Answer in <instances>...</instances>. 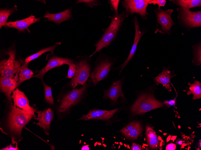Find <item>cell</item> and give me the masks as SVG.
I'll return each mask as SVG.
<instances>
[{
	"label": "cell",
	"mask_w": 201,
	"mask_h": 150,
	"mask_svg": "<svg viewBox=\"0 0 201 150\" xmlns=\"http://www.w3.org/2000/svg\"><path fill=\"white\" fill-rule=\"evenodd\" d=\"M129 15L126 11H123L121 14H115L110 17L111 19L110 24L104 30L102 36L95 44L96 49L89 56V57L97 52H100L103 48L108 47L115 40L124 19Z\"/></svg>",
	"instance_id": "obj_1"
},
{
	"label": "cell",
	"mask_w": 201,
	"mask_h": 150,
	"mask_svg": "<svg viewBox=\"0 0 201 150\" xmlns=\"http://www.w3.org/2000/svg\"><path fill=\"white\" fill-rule=\"evenodd\" d=\"M118 57H112L100 53L91 70L90 78L95 86L108 77Z\"/></svg>",
	"instance_id": "obj_2"
},
{
	"label": "cell",
	"mask_w": 201,
	"mask_h": 150,
	"mask_svg": "<svg viewBox=\"0 0 201 150\" xmlns=\"http://www.w3.org/2000/svg\"><path fill=\"white\" fill-rule=\"evenodd\" d=\"M87 56H78L73 59L76 66L75 73L70 82L71 87L74 89L78 85L83 86L90 77L92 69L91 59Z\"/></svg>",
	"instance_id": "obj_3"
},
{
	"label": "cell",
	"mask_w": 201,
	"mask_h": 150,
	"mask_svg": "<svg viewBox=\"0 0 201 150\" xmlns=\"http://www.w3.org/2000/svg\"><path fill=\"white\" fill-rule=\"evenodd\" d=\"M163 104L155 99L152 94L142 93L138 96L130 110L132 113L140 114L162 107L164 106Z\"/></svg>",
	"instance_id": "obj_4"
},
{
	"label": "cell",
	"mask_w": 201,
	"mask_h": 150,
	"mask_svg": "<svg viewBox=\"0 0 201 150\" xmlns=\"http://www.w3.org/2000/svg\"><path fill=\"white\" fill-rule=\"evenodd\" d=\"M33 116L29 112L14 105L12 106L8 119V125L11 131L15 134L20 136L22 129Z\"/></svg>",
	"instance_id": "obj_5"
},
{
	"label": "cell",
	"mask_w": 201,
	"mask_h": 150,
	"mask_svg": "<svg viewBox=\"0 0 201 150\" xmlns=\"http://www.w3.org/2000/svg\"><path fill=\"white\" fill-rule=\"evenodd\" d=\"M5 54H8L9 57L7 60L0 61L1 75L5 78L18 79L22 66L21 61L15 60V52L13 49L9 50Z\"/></svg>",
	"instance_id": "obj_6"
},
{
	"label": "cell",
	"mask_w": 201,
	"mask_h": 150,
	"mask_svg": "<svg viewBox=\"0 0 201 150\" xmlns=\"http://www.w3.org/2000/svg\"><path fill=\"white\" fill-rule=\"evenodd\" d=\"M88 85L85 84L82 87L69 91L62 99L58 111L65 113L80 101Z\"/></svg>",
	"instance_id": "obj_7"
},
{
	"label": "cell",
	"mask_w": 201,
	"mask_h": 150,
	"mask_svg": "<svg viewBox=\"0 0 201 150\" xmlns=\"http://www.w3.org/2000/svg\"><path fill=\"white\" fill-rule=\"evenodd\" d=\"M177 11L179 20L185 27L191 28L201 27V11L193 12L190 10L178 7Z\"/></svg>",
	"instance_id": "obj_8"
},
{
	"label": "cell",
	"mask_w": 201,
	"mask_h": 150,
	"mask_svg": "<svg viewBox=\"0 0 201 150\" xmlns=\"http://www.w3.org/2000/svg\"><path fill=\"white\" fill-rule=\"evenodd\" d=\"M125 78V76H124L118 80H114L111 86L104 90L103 99H109L113 104H115L118 102L119 99L125 100L122 87Z\"/></svg>",
	"instance_id": "obj_9"
},
{
	"label": "cell",
	"mask_w": 201,
	"mask_h": 150,
	"mask_svg": "<svg viewBox=\"0 0 201 150\" xmlns=\"http://www.w3.org/2000/svg\"><path fill=\"white\" fill-rule=\"evenodd\" d=\"M151 0H125L123 1L122 5L129 15L138 13L144 19L148 13L147 8Z\"/></svg>",
	"instance_id": "obj_10"
},
{
	"label": "cell",
	"mask_w": 201,
	"mask_h": 150,
	"mask_svg": "<svg viewBox=\"0 0 201 150\" xmlns=\"http://www.w3.org/2000/svg\"><path fill=\"white\" fill-rule=\"evenodd\" d=\"M173 11L172 9L164 10L159 8L155 10L157 23L161 26V30L159 32L170 34L172 27L175 24L171 17Z\"/></svg>",
	"instance_id": "obj_11"
},
{
	"label": "cell",
	"mask_w": 201,
	"mask_h": 150,
	"mask_svg": "<svg viewBox=\"0 0 201 150\" xmlns=\"http://www.w3.org/2000/svg\"><path fill=\"white\" fill-rule=\"evenodd\" d=\"M132 21L135 28V36L133 44L129 55L125 60L120 66L113 69V70L118 72V76L120 75L125 67L135 55L137 45L140 39L144 34V32L141 30L137 17L135 16Z\"/></svg>",
	"instance_id": "obj_12"
},
{
	"label": "cell",
	"mask_w": 201,
	"mask_h": 150,
	"mask_svg": "<svg viewBox=\"0 0 201 150\" xmlns=\"http://www.w3.org/2000/svg\"><path fill=\"white\" fill-rule=\"evenodd\" d=\"M73 62V59L52 56L48 59L46 66L39 71L37 74L33 75L32 77L37 78L42 80L45 75L49 70L64 64L68 65Z\"/></svg>",
	"instance_id": "obj_13"
},
{
	"label": "cell",
	"mask_w": 201,
	"mask_h": 150,
	"mask_svg": "<svg viewBox=\"0 0 201 150\" xmlns=\"http://www.w3.org/2000/svg\"><path fill=\"white\" fill-rule=\"evenodd\" d=\"M12 93L11 98L13 99L14 105L35 116L34 112L36 110L29 105V101L24 93L16 88Z\"/></svg>",
	"instance_id": "obj_14"
},
{
	"label": "cell",
	"mask_w": 201,
	"mask_h": 150,
	"mask_svg": "<svg viewBox=\"0 0 201 150\" xmlns=\"http://www.w3.org/2000/svg\"><path fill=\"white\" fill-rule=\"evenodd\" d=\"M119 108L110 110L95 109L91 110L86 114L83 115L78 120L87 121L90 119H98L107 120L109 119L117 111Z\"/></svg>",
	"instance_id": "obj_15"
},
{
	"label": "cell",
	"mask_w": 201,
	"mask_h": 150,
	"mask_svg": "<svg viewBox=\"0 0 201 150\" xmlns=\"http://www.w3.org/2000/svg\"><path fill=\"white\" fill-rule=\"evenodd\" d=\"M38 114L36 119L39 122L34 123L42 128L45 133L49 135L48 131L50 130V125L54 116L53 110L51 108H48L43 111H39L36 112Z\"/></svg>",
	"instance_id": "obj_16"
},
{
	"label": "cell",
	"mask_w": 201,
	"mask_h": 150,
	"mask_svg": "<svg viewBox=\"0 0 201 150\" xmlns=\"http://www.w3.org/2000/svg\"><path fill=\"white\" fill-rule=\"evenodd\" d=\"M18 79L15 78H7L0 75V89L2 92L6 96L8 101L12 105L11 93L17 86Z\"/></svg>",
	"instance_id": "obj_17"
},
{
	"label": "cell",
	"mask_w": 201,
	"mask_h": 150,
	"mask_svg": "<svg viewBox=\"0 0 201 150\" xmlns=\"http://www.w3.org/2000/svg\"><path fill=\"white\" fill-rule=\"evenodd\" d=\"M143 128L141 123L137 121H133L120 131L126 138L135 140L142 134Z\"/></svg>",
	"instance_id": "obj_18"
},
{
	"label": "cell",
	"mask_w": 201,
	"mask_h": 150,
	"mask_svg": "<svg viewBox=\"0 0 201 150\" xmlns=\"http://www.w3.org/2000/svg\"><path fill=\"white\" fill-rule=\"evenodd\" d=\"M40 18H36L35 16L31 15L29 17L14 22H7L4 26L8 28H13L20 31H23L27 30L29 33V27L32 24L39 21Z\"/></svg>",
	"instance_id": "obj_19"
},
{
	"label": "cell",
	"mask_w": 201,
	"mask_h": 150,
	"mask_svg": "<svg viewBox=\"0 0 201 150\" xmlns=\"http://www.w3.org/2000/svg\"><path fill=\"white\" fill-rule=\"evenodd\" d=\"M73 17L71 9L69 8L62 12L52 14L47 11L43 17L47 18L45 21L53 22L57 25L66 20L70 19Z\"/></svg>",
	"instance_id": "obj_20"
},
{
	"label": "cell",
	"mask_w": 201,
	"mask_h": 150,
	"mask_svg": "<svg viewBox=\"0 0 201 150\" xmlns=\"http://www.w3.org/2000/svg\"><path fill=\"white\" fill-rule=\"evenodd\" d=\"M175 75L172 73L169 68H164L162 72L156 77H154L153 80L156 83L162 84L166 90L170 92L172 91L171 79Z\"/></svg>",
	"instance_id": "obj_21"
},
{
	"label": "cell",
	"mask_w": 201,
	"mask_h": 150,
	"mask_svg": "<svg viewBox=\"0 0 201 150\" xmlns=\"http://www.w3.org/2000/svg\"><path fill=\"white\" fill-rule=\"evenodd\" d=\"M148 146L152 149L159 148L162 149L160 146V141L153 128L149 125H147L145 131Z\"/></svg>",
	"instance_id": "obj_22"
},
{
	"label": "cell",
	"mask_w": 201,
	"mask_h": 150,
	"mask_svg": "<svg viewBox=\"0 0 201 150\" xmlns=\"http://www.w3.org/2000/svg\"><path fill=\"white\" fill-rule=\"evenodd\" d=\"M28 63H26L24 62L22 65L19 75L18 80L17 82V86L24 81L29 79L32 77L33 72L28 68Z\"/></svg>",
	"instance_id": "obj_23"
},
{
	"label": "cell",
	"mask_w": 201,
	"mask_h": 150,
	"mask_svg": "<svg viewBox=\"0 0 201 150\" xmlns=\"http://www.w3.org/2000/svg\"><path fill=\"white\" fill-rule=\"evenodd\" d=\"M180 7L189 10L195 7H201L200 0H170Z\"/></svg>",
	"instance_id": "obj_24"
},
{
	"label": "cell",
	"mask_w": 201,
	"mask_h": 150,
	"mask_svg": "<svg viewBox=\"0 0 201 150\" xmlns=\"http://www.w3.org/2000/svg\"><path fill=\"white\" fill-rule=\"evenodd\" d=\"M190 86L189 90L187 92V94L189 95L191 94L193 95V99H199L201 97V83L199 81H195L193 84L188 83Z\"/></svg>",
	"instance_id": "obj_25"
},
{
	"label": "cell",
	"mask_w": 201,
	"mask_h": 150,
	"mask_svg": "<svg viewBox=\"0 0 201 150\" xmlns=\"http://www.w3.org/2000/svg\"><path fill=\"white\" fill-rule=\"evenodd\" d=\"M60 42L56 43L53 46L43 49L38 52L27 57L25 59L24 63H28L30 61L37 58L42 54L47 52L50 51L53 54L54 49L56 47L60 45Z\"/></svg>",
	"instance_id": "obj_26"
},
{
	"label": "cell",
	"mask_w": 201,
	"mask_h": 150,
	"mask_svg": "<svg viewBox=\"0 0 201 150\" xmlns=\"http://www.w3.org/2000/svg\"><path fill=\"white\" fill-rule=\"evenodd\" d=\"M17 6L15 5L10 9H1L0 10V28L6 23L9 16L16 9Z\"/></svg>",
	"instance_id": "obj_27"
},
{
	"label": "cell",
	"mask_w": 201,
	"mask_h": 150,
	"mask_svg": "<svg viewBox=\"0 0 201 150\" xmlns=\"http://www.w3.org/2000/svg\"><path fill=\"white\" fill-rule=\"evenodd\" d=\"M194 58L192 62L195 65H200L201 59V43L193 46Z\"/></svg>",
	"instance_id": "obj_28"
},
{
	"label": "cell",
	"mask_w": 201,
	"mask_h": 150,
	"mask_svg": "<svg viewBox=\"0 0 201 150\" xmlns=\"http://www.w3.org/2000/svg\"><path fill=\"white\" fill-rule=\"evenodd\" d=\"M43 84L44 87L45 97L46 101L50 104H53L54 103V99L53 97L51 88L47 85L44 82Z\"/></svg>",
	"instance_id": "obj_29"
},
{
	"label": "cell",
	"mask_w": 201,
	"mask_h": 150,
	"mask_svg": "<svg viewBox=\"0 0 201 150\" xmlns=\"http://www.w3.org/2000/svg\"><path fill=\"white\" fill-rule=\"evenodd\" d=\"M81 3H83L85 5L88 6L91 8L94 6H97L101 4L99 1L95 0H78L76 4Z\"/></svg>",
	"instance_id": "obj_30"
},
{
	"label": "cell",
	"mask_w": 201,
	"mask_h": 150,
	"mask_svg": "<svg viewBox=\"0 0 201 150\" xmlns=\"http://www.w3.org/2000/svg\"><path fill=\"white\" fill-rule=\"evenodd\" d=\"M69 66L67 78H72L73 76L76 71V66L73 61L68 65Z\"/></svg>",
	"instance_id": "obj_31"
},
{
	"label": "cell",
	"mask_w": 201,
	"mask_h": 150,
	"mask_svg": "<svg viewBox=\"0 0 201 150\" xmlns=\"http://www.w3.org/2000/svg\"><path fill=\"white\" fill-rule=\"evenodd\" d=\"M120 1L110 0L109 1V3L110 4L113 10H114L116 14L118 13V6Z\"/></svg>",
	"instance_id": "obj_32"
},
{
	"label": "cell",
	"mask_w": 201,
	"mask_h": 150,
	"mask_svg": "<svg viewBox=\"0 0 201 150\" xmlns=\"http://www.w3.org/2000/svg\"><path fill=\"white\" fill-rule=\"evenodd\" d=\"M12 144L4 148L1 150H19L18 148L17 143L14 140L12 139Z\"/></svg>",
	"instance_id": "obj_33"
},
{
	"label": "cell",
	"mask_w": 201,
	"mask_h": 150,
	"mask_svg": "<svg viewBox=\"0 0 201 150\" xmlns=\"http://www.w3.org/2000/svg\"><path fill=\"white\" fill-rule=\"evenodd\" d=\"M166 2V1L165 0H151L150 4H157L158 5L159 8H160V7H163L165 5Z\"/></svg>",
	"instance_id": "obj_34"
},
{
	"label": "cell",
	"mask_w": 201,
	"mask_h": 150,
	"mask_svg": "<svg viewBox=\"0 0 201 150\" xmlns=\"http://www.w3.org/2000/svg\"><path fill=\"white\" fill-rule=\"evenodd\" d=\"M176 93L177 95L174 99L170 100L169 101H164L163 102H162V103L166 105V106L168 107L172 106H175V105L176 100V97L178 96L177 93Z\"/></svg>",
	"instance_id": "obj_35"
},
{
	"label": "cell",
	"mask_w": 201,
	"mask_h": 150,
	"mask_svg": "<svg viewBox=\"0 0 201 150\" xmlns=\"http://www.w3.org/2000/svg\"><path fill=\"white\" fill-rule=\"evenodd\" d=\"M131 148L132 150H143L141 146L135 143H133L131 146Z\"/></svg>",
	"instance_id": "obj_36"
},
{
	"label": "cell",
	"mask_w": 201,
	"mask_h": 150,
	"mask_svg": "<svg viewBox=\"0 0 201 150\" xmlns=\"http://www.w3.org/2000/svg\"><path fill=\"white\" fill-rule=\"evenodd\" d=\"M176 148L175 144L171 143L167 145L166 146V150H175Z\"/></svg>",
	"instance_id": "obj_37"
},
{
	"label": "cell",
	"mask_w": 201,
	"mask_h": 150,
	"mask_svg": "<svg viewBox=\"0 0 201 150\" xmlns=\"http://www.w3.org/2000/svg\"><path fill=\"white\" fill-rule=\"evenodd\" d=\"M81 150H89L88 145H86L83 146L81 148Z\"/></svg>",
	"instance_id": "obj_38"
},
{
	"label": "cell",
	"mask_w": 201,
	"mask_h": 150,
	"mask_svg": "<svg viewBox=\"0 0 201 150\" xmlns=\"http://www.w3.org/2000/svg\"><path fill=\"white\" fill-rule=\"evenodd\" d=\"M182 143H183L182 141L181 140H177L176 142V143L177 144L180 145H181Z\"/></svg>",
	"instance_id": "obj_39"
},
{
	"label": "cell",
	"mask_w": 201,
	"mask_h": 150,
	"mask_svg": "<svg viewBox=\"0 0 201 150\" xmlns=\"http://www.w3.org/2000/svg\"><path fill=\"white\" fill-rule=\"evenodd\" d=\"M119 144H120V145H122V144H123L121 142H119Z\"/></svg>",
	"instance_id": "obj_40"
},
{
	"label": "cell",
	"mask_w": 201,
	"mask_h": 150,
	"mask_svg": "<svg viewBox=\"0 0 201 150\" xmlns=\"http://www.w3.org/2000/svg\"><path fill=\"white\" fill-rule=\"evenodd\" d=\"M128 148L130 149L129 146L128 145H127V146Z\"/></svg>",
	"instance_id": "obj_41"
},
{
	"label": "cell",
	"mask_w": 201,
	"mask_h": 150,
	"mask_svg": "<svg viewBox=\"0 0 201 150\" xmlns=\"http://www.w3.org/2000/svg\"><path fill=\"white\" fill-rule=\"evenodd\" d=\"M124 146L125 147H126L127 146V145L126 144H124Z\"/></svg>",
	"instance_id": "obj_42"
},
{
	"label": "cell",
	"mask_w": 201,
	"mask_h": 150,
	"mask_svg": "<svg viewBox=\"0 0 201 150\" xmlns=\"http://www.w3.org/2000/svg\"><path fill=\"white\" fill-rule=\"evenodd\" d=\"M98 145H101V143H98Z\"/></svg>",
	"instance_id": "obj_43"
},
{
	"label": "cell",
	"mask_w": 201,
	"mask_h": 150,
	"mask_svg": "<svg viewBox=\"0 0 201 150\" xmlns=\"http://www.w3.org/2000/svg\"><path fill=\"white\" fill-rule=\"evenodd\" d=\"M120 146L119 145V148H118V149H119V148H120Z\"/></svg>",
	"instance_id": "obj_44"
},
{
	"label": "cell",
	"mask_w": 201,
	"mask_h": 150,
	"mask_svg": "<svg viewBox=\"0 0 201 150\" xmlns=\"http://www.w3.org/2000/svg\"><path fill=\"white\" fill-rule=\"evenodd\" d=\"M119 142H118L116 143V144H119Z\"/></svg>",
	"instance_id": "obj_45"
},
{
	"label": "cell",
	"mask_w": 201,
	"mask_h": 150,
	"mask_svg": "<svg viewBox=\"0 0 201 150\" xmlns=\"http://www.w3.org/2000/svg\"><path fill=\"white\" fill-rule=\"evenodd\" d=\"M115 143H116V142H115Z\"/></svg>",
	"instance_id": "obj_46"
}]
</instances>
